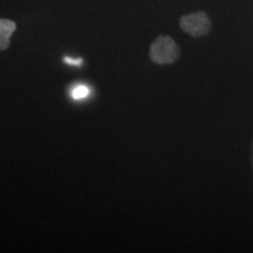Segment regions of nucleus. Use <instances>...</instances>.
Instances as JSON below:
<instances>
[{"label": "nucleus", "mask_w": 253, "mask_h": 253, "mask_svg": "<svg viewBox=\"0 0 253 253\" xmlns=\"http://www.w3.org/2000/svg\"><path fill=\"white\" fill-rule=\"evenodd\" d=\"M17 30V24L9 19L0 18V52L6 50L11 45V37Z\"/></svg>", "instance_id": "obj_3"}, {"label": "nucleus", "mask_w": 253, "mask_h": 253, "mask_svg": "<svg viewBox=\"0 0 253 253\" xmlns=\"http://www.w3.org/2000/svg\"><path fill=\"white\" fill-rule=\"evenodd\" d=\"M251 166H252V170H253V141L251 144Z\"/></svg>", "instance_id": "obj_6"}, {"label": "nucleus", "mask_w": 253, "mask_h": 253, "mask_svg": "<svg viewBox=\"0 0 253 253\" xmlns=\"http://www.w3.org/2000/svg\"><path fill=\"white\" fill-rule=\"evenodd\" d=\"M181 55V48L169 36H158L149 48V58L156 65H171Z\"/></svg>", "instance_id": "obj_1"}, {"label": "nucleus", "mask_w": 253, "mask_h": 253, "mask_svg": "<svg viewBox=\"0 0 253 253\" xmlns=\"http://www.w3.org/2000/svg\"><path fill=\"white\" fill-rule=\"evenodd\" d=\"M67 63H71V65H77V66H80L82 63V59H78V60H74V59H69V58H65L63 59Z\"/></svg>", "instance_id": "obj_5"}, {"label": "nucleus", "mask_w": 253, "mask_h": 253, "mask_svg": "<svg viewBox=\"0 0 253 253\" xmlns=\"http://www.w3.org/2000/svg\"><path fill=\"white\" fill-rule=\"evenodd\" d=\"M88 95H89V89L84 84H79V86L73 88L72 90V96L74 100H82L87 97Z\"/></svg>", "instance_id": "obj_4"}, {"label": "nucleus", "mask_w": 253, "mask_h": 253, "mask_svg": "<svg viewBox=\"0 0 253 253\" xmlns=\"http://www.w3.org/2000/svg\"><path fill=\"white\" fill-rule=\"evenodd\" d=\"M179 26L184 33L192 38H202L210 33L212 21L205 12H194L181 17Z\"/></svg>", "instance_id": "obj_2"}]
</instances>
